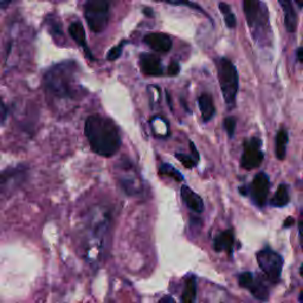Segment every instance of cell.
<instances>
[{"label": "cell", "instance_id": "obj_1", "mask_svg": "<svg viewBox=\"0 0 303 303\" xmlns=\"http://www.w3.org/2000/svg\"><path fill=\"white\" fill-rule=\"evenodd\" d=\"M79 65L73 61L58 63L45 71L43 84L45 93L58 101H77L83 96L79 82Z\"/></svg>", "mask_w": 303, "mask_h": 303}, {"label": "cell", "instance_id": "obj_2", "mask_svg": "<svg viewBox=\"0 0 303 303\" xmlns=\"http://www.w3.org/2000/svg\"><path fill=\"white\" fill-rule=\"evenodd\" d=\"M84 134L91 149L98 156L110 158L121 148V135L110 119L100 114L90 115L84 123Z\"/></svg>", "mask_w": 303, "mask_h": 303}, {"label": "cell", "instance_id": "obj_3", "mask_svg": "<svg viewBox=\"0 0 303 303\" xmlns=\"http://www.w3.org/2000/svg\"><path fill=\"white\" fill-rule=\"evenodd\" d=\"M217 72L224 100L229 107H234L236 95L238 93L237 70L230 59L220 58L217 62Z\"/></svg>", "mask_w": 303, "mask_h": 303}, {"label": "cell", "instance_id": "obj_4", "mask_svg": "<svg viewBox=\"0 0 303 303\" xmlns=\"http://www.w3.org/2000/svg\"><path fill=\"white\" fill-rule=\"evenodd\" d=\"M109 223H110V214L108 210L98 206L94 207L87 219V237L89 243H96L101 246L108 234Z\"/></svg>", "mask_w": 303, "mask_h": 303}, {"label": "cell", "instance_id": "obj_5", "mask_svg": "<svg viewBox=\"0 0 303 303\" xmlns=\"http://www.w3.org/2000/svg\"><path fill=\"white\" fill-rule=\"evenodd\" d=\"M84 17L93 32H102L108 26L110 5L105 0H90L84 5Z\"/></svg>", "mask_w": 303, "mask_h": 303}, {"label": "cell", "instance_id": "obj_6", "mask_svg": "<svg viewBox=\"0 0 303 303\" xmlns=\"http://www.w3.org/2000/svg\"><path fill=\"white\" fill-rule=\"evenodd\" d=\"M27 171L29 170L26 166L18 165L0 173V203L5 202L15 195L17 190L22 187L27 178Z\"/></svg>", "mask_w": 303, "mask_h": 303}, {"label": "cell", "instance_id": "obj_7", "mask_svg": "<svg viewBox=\"0 0 303 303\" xmlns=\"http://www.w3.org/2000/svg\"><path fill=\"white\" fill-rule=\"evenodd\" d=\"M120 171H121V174L119 175V185L122 188V191L127 196L139 195L142 191V184H141L139 175L136 174V171L134 170L129 160L122 161L120 165Z\"/></svg>", "mask_w": 303, "mask_h": 303}, {"label": "cell", "instance_id": "obj_8", "mask_svg": "<svg viewBox=\"0 0 303 303\" xmlns=\"http://www.w3.org/2000/svg\"><path fill=\"white\" fill-rule=\"evenodd\" d=\"M257 262L263 273L270 278L271 281H277L281 276L283 259L278 253L271 251L269 249L262 250L257 253Z\"/></svg>", "mask_w": 303, "mask_h": 303}, {"label": "cell", "instance_id": "obj_9", "mask_svg": "<svg viewBox=\"0 0 303 303\" xmlns=\"http://www.w3.org/2000/svg\"><path fill=\"white\" fill-rule=\"evenodd\" d=\"M262 142H260L259 139H256L253 137L248 142L244 144V152H243L242 156V167L245 168V170H253V168H257L262 164L264 159V154L262 149Z\"/></svg>", "mask_w": 303, "mask_h": 303}, {"label": "cell", "instance_id": "obj_10", "mask_svg": "<svg viewBox=\"0 0 303 303\" xmlns=\"http://www.w3.org/2000/svg\"><path fill=\"white\" fill-rule=\"evenodd\" d=\"M252 198L256 204L259 206H263L266 204L268 193H269V178L267 174L259 173L257 174L252 182Z\"/></svg>", "mask_w": 303, "mask_h": 303}, {"label": "cell", "instance_id": "obj_11", "mask_svg": "<svg viewBox=\"0 0 303 303\" xmlns=\"http://www.w3.org/2000/svg\"><path fill=\"white\" fill-rule=\"evenodd\" d=\"M140 68L147 76H161L164 73L160 58L153 54H141Z\"/></svg>", "mask_w": 303, "mask_h": 303}, {"label": "cell", "instance_id": "obj_12", "mask_svg": "<svg viewBox=\"0 0 303 303\" xmlns=\"http://www.w3.org/2000/svg\"><path fill=\"white\" fill-rule=\"evenodd\" d=\"M143 42L147 45L153 49L157 52H168L172 49V42L171 37L168 34L160 33V32H152L144 36Z\"/></svg>", "mask_w": 303, "mask_h": 303}, {"label": "cell", "instance_id": "obj_13", "mask_svg": "<svg viewBox=\"0 0 303 303\" xmlns=\"http://www.w3.org/2000/svg\"><path fill=\"white\" fill-rule=\"evenodd\" d=\"M181 197L186 206L188 207L190 210L195 211L197 213L203 212L204 210V202L200 197L197 195L196 192H193L188 186L184 185L181 187Z\"/></svg>", "mask_w": 303, "mask_h": 303}, {"label": "cell", "instance_id": "obj_14", "mask_svg": "<svg viewBox=\"0 0 303 303\" xmlns=\"http://www.w3.org/2000/svg\"><path fill=\"white\" fill-rule=\"evenodd\" d=\"M69 33L73 41L76 42V44L84 49V51L87 52V55L89 56V58H93V55L91 52L88 51V45H87V40H86V31L83 29V25L80 22H73L71 25L69 26Z\"/></svg>", "mask_w": 303, "mask_h": 303}, {"label": "cell", "instance_id": "obj_15", "mask_svg": "<svg viewBox=\"0 0 303 303\" xmlns=\"http://www.w3.org/2000/svg\"><path fill=\"white\" fill-rule=\"evenodd\" d=\"M280 5L283 8L285 27H287L289 32H295L296 26H297V16H296V12L294 11L292 4L289 0H281Z\"/></svg>", "mask_w": 303, "mask_h": 303}, {"label": "cell", "instance_id": "obj_16", "mask_svg": "<svg viewBox=\"0 0 303 303\" xmlns=\"http://www.w3.org/2000/svg\"><path fill=\"white\" fill-rule=\"evenodd\" d=\"M198 104H199V109L202 111V116L204 121H209V120L212 119V116L214 115V104L212 101V97L209 94H202L198 98Z\"/></svg>", "mask_w": 303, "mask_h": 303}, {"label": "cell", "instance_id": "obj_17", "mask_svg": "<svg viewBox=\"0 0 303 303\" xmlns=\"http://www.w3.org/2000/svg\"><path fill=\"white\" fill-rule=\"evenodd\" d=\"M232 245H234V235L231 231H224L219 236H217L214 239V250L218 252L231 251Z\"/></svg>", "mask_w": 303, "mask_h": 303}, {"label": "cell", "instance_id": "obj_18", "mask_svg": "<svg viewBox=\"0 0 303 303\" xmlns=\"http://www.w3.org/2000/svg\"><path fill=\"white\" fill-rule=\"evenodd\" d=\"M47 26L52 38L56 41V43L59 45L65 43L64 34H63V31H62V24L58 22L57 18H48Z\"/></svg>", "mask_w": 303, "mask_h": 303}, {"label": "cell", "instance_id": "obj_19", "mask_svg": "<svg viewBox=\"0 0 303 303\" xmlns=\"http://www.w3.org/2000/svg\"><path fill=\"white\" fill-rule=\"evenodd\" d=\"M197 297V282L195 277H188L186 280L184 291H182V303H196Z\"/></svg>", "mask_w": 303, "mask_h": 303}, {"label": "cell", "instance_id": "obj_20", "mask_svg": "<svg viewBox=\"0 0 303 303\" xmlns=\"http://www.w3.org/2000/svg\"><path fill=\"white\" fill-rule=\"evenodd\" d=\"M259 6L260 3L257 2H244V12L248 19L250 26H253V24L257 22L259 17Z\"/></svg>", "mask_w": 303, "mask_h": 303}, {"label": "cell", "instance_id": "obj_21", "mask_svg": "<svg viewBox=\"0 0 303 303\" xmlns=\"http://www.w3.org/2000/svg\"><path fill=\"white\" fill-rule=\"evenodd\" d=\"M288 133L285 129L278 130L276 135V157L278 160H284L285 150H287Z\"/></svg>", "mask_w": 303, "mask_h": 303}, {"label": "cell", "instance_id": "obj_22", "mask_svg": "<svg viewBox=\"0 0 303 303\" xmlns=\"http://www.w3.org/2000/svg\"><path fill=\"white\" fill-rule=\"evenodd\" d=\"M288 202H289L288 187L285 185H280L278 186L276 193H275V197H274L271 204H273L274 206L282 207V206L287 205Z\"/></svg>", "mask_w": 303, "mask_h": 303}, {"label": "cell", "instance_id": "obj_23", "mask_svg": "<svg viewBox=\"0 0 303 303\" xmlns=\"http://www.w3.org/2000/svg\"><path fill=\"white\" fill-rule=\"evenodd\" d=\"M249 290L251 291V294L255 296L256 298L260 299V301H267L268 297H269V291H268L267 287L258 281L253 282Z\"/></svg>", "mask_w": 303, "mask_h": 303}, {"label": "cell", "instance_id": "obj_24", "mask_svg": "<svg viewBox=\"0 0 303 303\" xmlns=\"http://www.w3.org/2000/svg\"><path fill=\"white\" fill-rule=\"evenodd\" d=\"M159 173L163 175H166V177L173 178L174 180H177V181L184 180V177H182V174L180 173V172H179L178 170H175V168L170 164L161 165V166L159 167Z\"/></svg>", "mask_w": 303, "mask_h": 303}, {"label": "cell", "instance_id": "obj_25", "mask_svg": "<svg viewBox=\"0 0 303 303\" xmlns=\"http://www.w3.org/2000/svg\"><path fill=\"white\" fill-rule=\"evenodd\" d=\"M126 42H121L119 45H116L111 49L110 51L108 52L107 55V59L108 61H115V59H118L120 56L122 54V50H123V45H125Z\"/></svg>", "mask_w": 303, "mask_h": 303}, {"label": "cell", "instance_id": "obj_26", "mask_svg": "<svg viewBox=\"0 0 303 303\" xmlns=\"http://www.w3.org/2000/svg\"><path fill=\"white\" fill-rule=\"evenodd\" d=\"M175 157H177V159L180 161L186 168H193L197 165V161L195 159H192V158H190L188 156H186V154L177 153L175 154Z\"/></svg>", "mask_w": 303, "mask_h": 303}, {"label": "cell", "instance_id": "obj_27", "mask_svg": "<svg viewBox=\"0 0 303 303\" xmlns=\"http://www.w3.org/2000/svg\"><path fill=\"white\" fill-rule=\"evenodd\" d=\"M238 282H239V285H241V287L250 289V287H251L252 283L255 281H253V277H252L251 274H250V273H244V274H242L241 276H239Z\"/></svg>", "mask_w": 303, "mask_h": 303}, {"label": "cell", "instance_id": "obj_28", "mask_svg": "<svg viewBox=\"0 0 303 303\" xmlns=\"http://www.w3.org/2000/svg\"><path fill=\"white\" fill-rule=\"evenodd\" d=\"M224 126H225V129H226V132L229 134V136H232L235 133V128H236V120L235 118H226L224 120Z\"/></svg>", "mask_w": 303, "mask_h": 303}, {"label": "cell", "instance_id": "obj_29", "mask_svg": "<svg viewBox=\"0 0 303 303\" xmlns=\"http://www.w3.org/2000/svg\"><path fill=\"white\" fill-rule=\"evenodd\" d=\"M6 119H8V107H6L4 101L0 97V126L4 125Z\"/></svg>", "mask_w": 303, "mask_h": 303}, {"label": "cell", "instance_id": "obj_30", "mask_svg": "<svg viewBox=\"0 0 303 303\" xmlns=\"http://www.w3.org/2000/svg\"><path fill=\"white\" fill-rule=\"evenodd\" d=\"M168 75L170 76H177L179 72H180V65H179L178 62H172L170 66H168L167 70Z\"/></svg>", "mask_w": 303, "mask_h": 303}, {"label": "cell", "instance_id": "obj_31", "mask_svg": "<svg viewBox=\"0 0 303 303\" xmlns=\"http://www.w3.org/2000/svg\"><path fill=\"white\" fill-rule=\"evenodd\" d=\"M225 23H226L228 27H230V29H234V27L236 26L235 16L232 15V13H230V15H228V16H225Z\"/></svg>", "mask_w": 303, "mask_h": 303}, {"label": "cell", "instance_id": "obj_32", "mask_svg": "<svg viewBox=\"0 0 303 303\" xmlns=\"http://www.w3.org/2000/svg\"><path fill=\"white\" fill-rule=\"evenodd\" d=\"M219 9H220V11H221V13H224V15H225V16L230 15V13H231L230 6H229L228 4H225V3H220V4H219Z\"/></svg>", "mask_w": 303, "mask_h": 303}, {"label": "cell", "instance_id": "obj_33", "mask_svg": "<svg viewBox=\"0 0 303 303\" xmlns=\"http://www.w3.org/2000/svg\"><path fill=\"white\" fill-rule=\"evenodd\" d=\"M190 148H191L192 154H193V156H195V160L197 161V163H198V160H199V154H198V152H197L196 146H195V144H193L192 141H190Z\"/></svg>", "mask_w": 303, "mask_h": 303}, {"label": "cell", "instance_id": "obj_34", "mask_svg": "<svg viewBox=\"0 0 303 303\" xmlns=\"http://www.w3.org/2000/svg\"><path fill=\"white\" fill-rule=\"evenodd\" d=\"M159 303H177L174 301V298L172 296H164L163 298L160 299Z\"/></svg>", "mask_w": 303, "mask_h": 303}, {"label": "cell", "instance_id": "obj_35", "mask_svg": "<svg viewBox=\"0 0 303 303\" xmlns=\"http://www.w3.org/2000/svg\"><path fill=\"white\" fill-rule=\"evenodd\" d=\"M297 58L299 62L303 63V48H299L297 50Z\"/></svg>", "mask_w": 303, "mask_h": 303}, {"label": "cell", "instance_id": "obj_36", "mask_svg": "<svg viewBox=\"0 0 303 303\" xmlns=\"http://www.w3.org/2000/svg\"><path fill=\"white\" fill-rule=\"evenodd\" d=\"M292 223H294V219H292L291 217H289L288 219H287V221H285V223H284V226H285V228H288L289 225H291Z\"/></svg>", "mask_w": 303, "mask_h": 303}, {"label": "cell", "instance_id": "obj_37", "mask_svg": "<svg viewBox=\"0 0 303 303\" xmlns=\"http://www.w3.org/2000/svg\"><path fill=\"white\" fill-rule=\"evenodd\" d=\"M299 301H301L303 303V291L299 294Z\"/></svg>", "mask_w": 303, "mask_h": 303}, {"label": "cell", "instance_id": "obj_38", "mask_svg": "<svg viewBox=\"0 0 303 303\" xmlns=\"http://www.w3.org/2000/svg\"><path fill=\"white\" fill-rule=\"evenodd\" d=\"M296 3H297V4H298L299 6H301V8L303 6V3H302V2H299V0H296Z\"/></svg>", "mask_w": 303, "mask_h": 303}, {"label": "cell", "instance_id": "obj_39", "mask_svg": "<svg viewBox=\"0 0 303 303\" xmlns=\"http://www.w3.org/2000/svg\"><path fill=\"white\" fill-rule=\"evenodd\" d=\"M301 275H302V276H303V266L301 267Z\"/></svg>", "mask_w": 303, "mask_h": 303}]
</instances>
